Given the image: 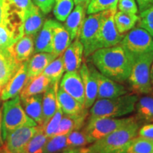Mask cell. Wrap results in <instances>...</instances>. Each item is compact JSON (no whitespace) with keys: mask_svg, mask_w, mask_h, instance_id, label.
Returning <instances> with one entry per match:
<instances>
[{"mask_svg":"<svg viewBox=\"0 0 153 153\" xmlns=\"http://www.w3.org/2000/svg\"><path fill=\"white\" fill-rule=\"evenodd\" d=\"M91 57L97 70L109 79L119 83L128 79L134 57L120 45L97 50Z\"/></svg>","mask_w":153,"mask_h":153,"instance_id":"1","label":"cell"},{"mask_svg":"<svg viewBox=\"0 0 153 153\" xmlns=\"http://www.w3.org/2000/svg\"><path fill=\"white\" fill-rule=\"evenodd\" d=\"M138 120L120 128L89 147L93 153H126L131 141L137 136Z\"/></svg>","mask_w":153,"mask_h":153,"instance_id":"2","label":"cell"},{"mask_svg":"<svg viewBox=\"0 0 153 153\" xmlns=\"http://www.w3.org/2000/svg\"><path fill=\"white\" fill-rule=\"evenodd\" d=\"M138 95L126 94L111 99H97L89 110L91 117L117 118L130 114L135 111Z\"/></svg>","mask_w":153,"mask_h":153,"instance_id":"3","label":"cell"},{"mask_svg":"<svg viewBox=\"0 0 153 153\" xmlns=\"http://www.w3.org/2000/svg\"><path fill=\"white\" fill-rule=\"evenodd\" d=\"M23 126H38L26 114L19 96L4 101L1 108V134L4 141L9 133Z\"/></svg>","mask_w":153,"mask_h":153,"instance_id":"4","label":"cell"},{"mask_svg":"<svg viewBox=\"0 0 153 153\" xmlns=\"http://www.w3.org/2000/svg\"><path fill=\"white\" fill-rule=\"evenodd\" d=\"M153 62V52L134 57L128 83L131 91L136 94H148L153 89L150 82V67Z\"/></svg>","mask_w":153,"mask_h":153,"instance_id":"5","label":"cell"},{"mask_svg":"<svg viewBox=\"0 0 153 153\" xmlns=\"http://www.w3.org/2000/svg\"><path fill=\"white\" fill-rule=\"evenodd\" d=\"M135 119H137L135 116L123 118L89 116L82 129L87 135L91 143H93Z\"/></svg>","mask_w":153,"mask_h":153,"instance_id":"6","label":"cell"},{"mask_svg":"<svg viewBox=\"0 0 153 153\" xmlns=\"http://www.w3.org/2000/svg\"><path fill=\"white\" fill-rule=\"evenodd\" d=\"M102 11L89 14L82 26L79 40L84 47V56L90 57L97 50L101 48L99 43V30Z\"/></svg>","mask_w":153,"mask_h":153,"instance_id":"7","label":"cell"},{"mask_svg":"<svg viewBox=\"0 0 153 153\" xmlns=\"http://www.w3.org/2000/svg\"><path fill=\"white\" fill-rule=\"evenodd\" d=\"M119 45L133 57L153 52L152 36L140 27L133 28L128 31Z\"/></svg>","mask_w":153,"mask_h":153,"instance_id":"8","label":"cell"},{"mask_svg":"<svg viewBox=\"0 0 153 153\" xmlns=\"http://www.w3.org/2000/svg\"><path fill=\"white\" fill-rule=\"evenodd\" d=\"M3 24L23 30L25 16L33 5L31 0H2Z\"/></svg>","mask_w":153,"mask_h":153,"instance_id":"9","label":"cell"},{"mask_svg":"<svg viewBox=\"0 0 153 153\" xmlns=\"http://www.w3.org/2000/svg\"><path fill=\"white\" fill-rule=\"evenodd\" d=\"M116 11L117 9L102 11L99 30V43L101 48L119 45L123 38L124 34H120L115 25L114 16Z\"/></svg>","mask_w":153,"mask_h":153,"instance_id":"10","label":"cell"},{"mask_svg":"<svg viewBox=\"0 0 153 153\" xmlns=\"http://www.w3.org/2000/svg\"><path fill=\"white\" fill-rule=\"evenodd\" d=\"M39 126H23L8 134L4 145L11 153L24 152L30 140L37 133Z\"/></svg>","mask_w":153,"mask_h":153,"instance_id":"11","label":"cell"},{"mask_svg":"<svg viewBox=\"0 0 153 153\" xmlns=\"http://www.w3.org/2000/svg\"><path fill=\"white\" fill-rule=\"evenodd\" d=\"M82 82L84 84L85 92V108L89 109L95 102L98 93V83H97L96 71L97 68L92 63L87 65L86 62H82L79 70Z\"/></svg>","mask_w":153,"mask_h":153,"instance_id":"12","label":"cell"},{"mask_svg":"<svg viewBox=\"0 0 153 153\" xmlns=\"http://www.w3.org/2000/svg\"><path fill=\"white\" fill-rule=\"evenodd\" d=\"M28 79L27 61L23 62L16 73L11 77L1 90L0 99L4 101L19 96Z\"/></svg>","mask_w":153,"mask_h":153,"instance_id":"13","label":"cell"},{"mask_svg":"<svg viewBox=\"0 0 153 153\" xmlns=\"http://www.w3.org/2000/svg\"><path fill=\"white\" fill-rule=\"evenodd\" d=\"M60 88L85 106V87L79 71L67 72L60 80Z\"/></svg>","mask_w":153,"mask_h":153,"instance_id":"14","label":"cell"},{"mask_svg":"<svg viewBox=\"0 0 153 153\" xmlns=\"http://www.w3.org/2000/svg\"><path fill=\"white\" fill-rule=\"evenodd\" d=\"M96 76L98 83L97 99L115 98L128 93L125 86L109 79L97 70L96 71Z\"/></svg>","mask_w":153,"mask_h":153,"instance_id":"15","label":"cell"},{"mask_svg":"<svg viewBox=\"0 0 153 153\" xmlns=\"http://www.w3.org/2000/svg\"><path fill=\"white\" fill-rule=\"evenodd\" d=\"M84 47L79 39L72 41L62 55L65 72L78 71L82 64Z\"/></svg>","mask_w":153,"mask_h":153,"instance_id":"16","label":"cell"},{"mask_svg":"<svg viewBox=\"0 0 153 153\" xmlns=\"http://www.w3.org/2000/svg\"><path fill=\"white\" fill-rule=\"evenodd\" d=\"M57 22L48 19L34 38V53H51L53 51V28Z\"/></svg>","mask_w":153,"mask_h":153,"instance_id":"17","label":"cell"},{"mask_svg":"<svg viewBox=\"0 0 153 153\" xmlns=\"http://www.w3.org/2000/svg\"><path fill=\"white\" fill-rule=\"evenodd\" d=\"M87 15V7L84 5H75L64 22V27L68 30L72 41L79 39L81 30Z\"/></svg>","mask_w":153,"mask_h":153,"instance_id":"18","label":"cell"},{"mask_svg":"<svg viewBox=\"0 0 153 153\" xmlns=\"http://www.w3.org/2000/svg\"><path fill=\"white\" fill-rule=\"evenodd\" d=\"M34 37L24 35L8 50L19 63L22 64L30 58L34 53Z\"/></svg>","mask_w":153,"mask_h":153,"instance_id":"19","label":"cell"},{"mask_svg":"<svg viewBox=\"0 0 153 153\" xmlns=\"http://www.w3.org/2000/svg\"><path fill=\"white\" fill-rule=\"evenodd\" d=\"M88 109H85L78 114L69 115L63 114L62 119L54 135H67L75 130L82 129L87 121Z\"/></svg>","mask_w":153,"mask_h":153,"instance_id":"20","label":"cell"},{"mask_svg":"<svg viewBox=\"0 0 153 153\" xmlns=\"http://www.w3.org/2000/svg\"><path fill=\"white\" fill-rule=\"evenodd\" d=\"M8 49L0 50V88L4 87L20 66Z\"/></svg>","mask_w":153,"mask_h":153,"instance_id":"21","label":"cell"},{"mask_svg":"<svg viewBox=\"0 0 153 153\" xmlns=\"http://www.w3.org/2000/svg\"><path fill=\"white\" fill-rule=\"evenodd\" d=\"M45 22L44 14L35 5L31 7L25 16L23 23L24 35L35 38Z\"/></svg>","mask_w":153,"mask_h":153,"instance_id":"22","label":"cell"},{"mask_svg":"<svg viewBox=\"0 0 153 153\" xmlns=\"http://www.w3.org/2000/svg\"><path fill=\"white\" fill-rule=\"evenodd\" d=\"M58 85H51L43 94V124L41 126L43 128L46 125L57 110L58 104L57 99Z\"/></svg>","mask_w":153,"mask_h":153,"instance_id":"23","label":"cell"},{"mask_svg":"<svg viewBox=\"0 0 153 153\" xmlns=\"http://www.w3.org/2000/svg\"><path fill=\"white\" fill-rule=\"evenodd\" d=\"M56 58L51 53H37L27 61L28 78L37 76L43 73L45 68Z\"/></svg>","mask_w":153,"mask_h":153,"instance_id":"24","label":"cell"},{"mask_svg":"<svg viewBox=\"0 0 153 153\" xmlns=\"http://www.w3.org/2000/svg\"><path fill=\"white\" fill-rule=\"evenodd\" d=\"M23 108L29 117L38 126L43 124V94L21 99Z\"/></svg>","mask_w":153,"mask_h":153,"instance_id":"25","label":"cell"},{"mask_svg":"<svg viewBox=\"0 0 153 153\" xmlns=\"http://www.w3.org/2000/svg\"><path fill=\"white\" fill-rule=\"evenodd\" d=\"M51 85L50 80L43 74L35 77L28 78L19 97L22 99L31 96L41 94L47 90Z\"/></svg>","mask_w":153,"mask_h":153,"instance_id":"26","label":"cell"},{"mask_svg":"<svg viewBox=\"0 0 153 153\" xmlns=\"http://www.w3.org/2000/svg\"><path fill=\"white\" fill-rule=\"evenodd\" d=\"M72 43L71 38L66 28L57 22L53 28V51L55 57L60 56Z\"/></svg>","mask_w":153,"mask_h":153,"instance_id":"27","label":"cell"},{"mask_svg":"<svg viewBox=\"0 0 153 153\" xmlns=\"http://www.w3.org/2000/svg\"><path fill=\"white\" fill-rule=\"evenodd\" d=\"M57 99L59 106L65 114H78L85 109L84 105L80 104L79 101L62 90L61 88H58Z\"/></svg>","mask_w":153,"mask_h":153,"instance_id":"28","label":"cell"},{"mask_svg":"<svg viewBox=\"0 0 153 153\" xmlns=\"http://www.w3.org/2000/svg\"><path fill=\"white\" fill-rule=\"evenodd\" d=\"M137 120L147 123H153V97L150 96H143L137 99L135 108Z\"/></svg>","mask_w":153,"mask_h":153,"instance_id":"29","label":"cell"},{"mask_svg":"<svg viewBox=\"0 0 153 153\" xmlns=\"http://www.w3.org/2000/svg\"><path fill=\"white\" fill-rule=\"evenodd\" d=\"M138 21V16L131 13L116 11L114 16V22L118 31L124 34L135 27Z\"/></svg>","mask_w":153,"mask_h":153,"instance_id":"30","label":"cell"},{"mask_svg":"<svg viewBox=\"0 0 153 153\" xmlns=\"http://www.w3.org/2000/svg\"><path fill=\"white\" fill-rule=\"evenodd\" d=\"M24 35V31L14 29L5 24L0 25V50L10 48Z\"/></svg>","mask_w":153,"mask_h":153,"instance_id":"31","label":"cell"},{"mask_svg":"<svg viewBox=\"0 0 153 153\" xmlns=\"http://www.w3.org/2000/svg\"><path fill=\"white\" fill-rule=\"evenodd\" d=\"M65 72L62 55L57 57L45 68L43 74L50 80L51 85L59 84L63 74Z\"/></svg>","mask_w":153,"mask_h":153,"instance_id":"32","label":"cell"},{"mask_svg":"<svg viewBox=\"0 0 153 153\" xmlns=\"http://www.w3.org/2000/svg\"><path fill=\"white\" fill-rule=\"evenodd\" d=\"M38 130L33 137L30 140L25 148V152L28 153H43L44 148L49 137L44 133L43 128L38 126Z\"/></svg>","mask_w":153,"mask_h":153,"instance_id":"33","label":"cell"},{"mask_svg":"<svg viewBox=\"0 0 153 153\" xmlns=\"http://www.w3.org/2000/svg\"><path fill=\"white\" fill-rule=\"evenodd\" d=\"M67 135H53L49 137L44 148L43 153H61L71 150L68 148L67 144Z\"/></svg>","mask_w":153,"mask_h":153,"instance_id":"34","label":"cell"},{"mask_svg":"<svg viewBox=\"0 0 153 153\" xmlns=\"http://www.w3.org/2000/svg\"><path fill=\"white\" fill-rule=\"evenodd\" d=\"M91 143L90 140L82 128L75 130L67 135V144L70 149L82 148Z\"/></svg>","mask_w":153,"mask_h":153,"instance_id":"35","label":"cell"},{"mask_svg":"<svg viewBox=\"0 0 153 153\" xmlns=\"http://www.w3.org/2000/svg\"><path fill=\"white\" fill-rule=\"evenodd\" d=\"M74 7L73 0H55L53 11L55 19L64 22Z\"/></svg>","mask_w":153,"mask_h":153,"instance_id":"36","label":"cell"},{"mask_svg":"<svg viewBox=\"0 0 153 153\" xmlns=\"http://www.w3.org/2000/svg\"><path fill=\"white\" fill-rule=\"evenodd\" d=\"M126 153H153V140L137 136L131 141Z\"/></svg>","mask_w":153,"mask_h":153,"instance_id":"37","label":"cell"},{"mask_svg":"<svg viewBox=\"0 0 153 153\" xmlns=\"http://www.w3.org/2000/svg\"><path fill=\"white\" fill-rule=\"evenodd\" d=\"M118 0H91L87 6V14H92L108 9H117Z\"/></svg>","mask_w":153,"mask_h":153,"instance_id":"38","label":"cell"},{"mask_svg":"<svg viewBox=\"0 0 153 153\" xmlns=\"http://www.w3.org/2000/svg\"><path fill=\"white\" fill-rule=\"evenodd\" d=\"M137 24L138 27L147 30L153 37V5L140 12Z\"/></svg>","mask_w":153,"mask_h":153,"instance_id":"39","label":"cell"},{"mask_svg":"<svg viewBox=\"0 0 153 153\" xmlns=\"http://www.w3.org/2000/svg\"><path fill=\"white\" fill-rule=\"evenodd\" d=\"M62 111L61 109L60 106H59V104H57L56 111L52 116V118L49 120L46 125L43 127L44 133L48 137H51L54 135L55 131H56L59 124L60 123V120L62 119Z\"/></svg>","mask_w":153,"mask_h":153,"instance_id":"40","label":"cell"},{"mask_svg":"<svg viewBox=\"0 0 153 153\" xmlns=\"http://www.w3.org/2000/svg\"><path fill=\"white\" fill-rule=\"evenodd\" d=\"M117 9L123 12L137 14L138 8L135 0H118Z\"/></svg>","mask_w":153,"mask_h":153,"instance_id":"41","label":"cell"},{"mask_svg":"<svg viewBox=\"0 0 153 153\" xmlns=\"http://www.w3.org/2000/svg\"><path fill=\"white\" fill-rule=\"evenodd\" d=\"M31 1L44 15H46L53 10L55 0H31Z\"/></svg>","mask_w":153,"mask_h":153,"instance_id":"42","label":"cell"},{"mask_svg":"<svg viewBox=\"0 0 153 153\" xmlns=\"http://www.w3.org/2000/svg\"><path fill=\"white\" fill-rule=\"evenodd\" d=\"M137 136L149 140H153V123L145 124L141 128H139Z\"/></svg>","mask_w":153,"mask_h":153,"instance_id":"43","label":"cell"},{"mask_svg":"<svg viewBox=\"0 0 153 153\" xmlns=\"http://www.w3.org/2000/svg\"><path fill=\"white\" fill-rule=\"evenodd\" d=\"M136 1L138 11H141L145 10L148 7L153 5V0H135Z\"/></svg>","mask_w":153,"mask_h":153,"instance_id":"44","label":"cell"},{"mask_svg":"<svg viewBox=\"0 0 153 153\" xmlns=\"http://www.w3.org/2000/svg\"><path fill=\"white\" fill-rule=\"evenodd\" d=\"M70 153H93L89 148H79L71 149Z\"/></svg>","mask_w":153,"mask_h":153,"instance_id":"45","label":"cell"},{"mask_svg":"<svg viewBox=\"0 0 153 153\" xmlns=\"http://www.w3.org/2000/svg\"><path fill=\"white\" fill-rule=\"evenodd\" d=\"M4 145V140L2 138V134H1V108H0V148Z\"/></svg>","mask_w":153,"mask_h":153,"instance_id":"46","label":"cell"},{"mask_svg":"<svg viewBox=\"0 0 153 153\" xmlns=\"http://www.w3.org/2000/svg\"><path fill=\"white\" fill-rule=\"evenodd\" d=\"M74 6L75 5H84L87 8L88 0H73Z\"/></svg>","mask_w":153,"mask_h":153,"instance_id":"47","label":"cell"},{"mask_svg":"<svg viewBox=\"0 0 153 153\" xmlns=\"http://www.w3.org/2000/svg\"><path fill=\"white\" fill-rule=\"evenodd\" d=\"M3 24V4L2 0H0V25Z\"/></svg>","mask_w":153,"mask_h":153,"instance_id":"48","label":"cell"},{"mask_svg":"<svg viewBox=\"0 0 153 153\" xmlns=\"http://www.w3.org/2000/svg\"><path fill=\"white\" fill-rule=\"evenodd\" d=\"M150 82H151V85H152V89H153V62L151 65L150 67Z\"/></svg>","mask_w":153,"mask_h":153,"instance_id":"49","label":"cell"},{"mask_svg":"<svg viewBox=\"0 0 153 153\" xmlns=\"http://www.w3.org/2000/svg\"><path fill=\"white\" fill-rule=\"evenodd\" d=\"M0 153H11V152L7 150L4 144L3 146L1 147V148H0Z\"/></svg>","mask_w":153,"mask_h":153,"instance_id":"50","label":"cell"},{"mask_svg":"<svg viewBox=\"0 0 153 153\" xmlns=\"http://www.w3.org/2000/svg\"><path fill=\"white\" fill-rule=\"evenodd\" d=\"M70 150H66V151H65V152H61V153H70Z\"/></svg>","mask_w":153,"mask_h":153,"instance_id":"51","label":"cell"},{"mask_svg":"<svg viewBox=\"0 0 153 153\" xmlns=\"http://www.w3.org/2000/svg\"><path fill=\"white\" fill-rule=\"evenodd\" d=\"M90 1H91V0H88V4H89V3L90 2Z\"/></svg>","mask_w":153,"mask_h":153,"instance_id":"52","label":"cell"},{"mask_svg":"<svg viewBox=\"0 0 153 153\" xmlns=\"http://www.w3.org/2000/svg\"><path fill=\"white\" fill-rule=\"evenodd\" d=\"M20 153H28V152H25V151H24V152H20Z\"/></svg>","mask_w":153,"mask_h":153,"instance_id":"53","label":"cell"},{"mask_svg":"<svg viewBox=\"0 0 153 153\" xmlns=\"http://www.w3.org/2000/svg\"><path fill=\"white\" fill-rule=\"evenodd\" d=\"M0 91H1V88H0Z\"/></svg>","mask_w":153,"mask_h":153,"instance_id":"54","label":"cell"}]
</instances>
